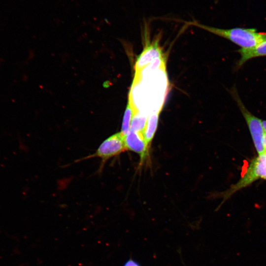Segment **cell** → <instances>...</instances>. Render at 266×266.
<instances>
[{
    "instance_id": "obj_1",
    "label": "cell",
    "mask_w": 266,
    "mask_h": 266,
    "mask_svg": "<svg viewBox=\"0 0 266 266\" xmlns=\"http://www.w3.org/2000/svg\"><path fill=\"white\" fill-rule=\"evenodd\" d=\"M191 24L227 39L243 50L251 49L266 40V33L258 32L255 29L234 28L223 29L204 25L195 21L191 22Z\"/></svg>"
},
{
    "instance_id": "obj_2",
    "label": "cell",
    "mask_w": 266,
    "mask_h": 266,
    "mask_svg": "<svg viewBox=\"0 0 266 266\" xmlns=\"http://www.w3.org/2000/svg\"><path fill=\"white\" fill-rule=\"evenodd\" d=\"M231 94L245 120L258 153L259 155L264 153L266 152L263 142L265 132L262 121L252 114L245 106L235 86L231 90Z\"/></svg>"
},
{
    "instance_id": "obj_3",
    "label": "cell",
    "mask_w": 266,
    "mask_h": 266,
    "mask_svg": "<svg viewBox=\"0 0 266 266\" xmlns=\"http://www.w3.org/2000/svg\"><path fill=\"white\" fill-rule=\"evenodd\" d=\"M260 178L266 179V152L251 161L241 179L226 192L225 199Z\"/></svg>"
},
{
    "instance_id": "obj_4",
    "label": "cell",
    "mask_w": 266,
    "mask_h": 266,
    "mask_svg": "<svg viewBox=\"0 0 266 266\" xmlns=\"http://www.w3.org/2000/svg\"><path fill=\"white\" fill-rule=\"evenodd\" d=\"M127 150L124 136L121 133H115L104 140L94 156L107 160Z\"/></svg>"
},
{
    "instance_id": "obj_5",
    "label": "cell",
    "mask_w": 266,
    "mask_h": 266,
    "mask_svg": "<svg viewBox=\"0 0 266 266\" xmlns=\"http://www.w3.org/2000/svg\"><path fill=\"white\" fill-rule=\"evenodd\" d=\"M164 56L158 40L147 44L136 60L134 66L135 73L140 72L156 59Z\"/></svg>"
},
{
    "instance_id": "obj_6",
    "label": "cell",
    "mask_w": 266,
    "mask_h": 266,
    "mask_svg": "<svg viewBox=\"0 0 266 266\" xmlns=\"http://www.w3.org/2000/svg\"><path fill=\"white\" fill-rule=\"evenodd\" d=\"M127 150H131L140 155L141 159H144L148 151V144L143 134L132 130L124 136Z\"/></svg>"
},
{
    "instance_id": "obj_7",
    "label": "cell",
    "mask_w": 266,
    "mask_h": 266,
    "mask_svg": "<svg viewBox=\"0 0 266 266\" xmlns=\"http://www.w3.org/2000/svg\"><path fill=\"white\" fill-rule=\"evenodd\" d=\"M237 51L240 55V58L236 64V69H238L249 60L266 56V40L251 49H240Z\"/></svg>"
},
{
    "instance_id": "obj_8",
    "label": "cell",
    "mask_w": 266,
    "mask_h": 266,
    "mask_svg": "<svg viewBox=\"0 0 266 266\" xmlns=\"http://www.w3.org/2000/svg\"><path fill=\"white\" fill-rule=\"evenodd\" d=\"M160 112L150 113L148 117L147 121L143 134L148 144H150L156 132Z\"/></svg>"
},
{
    "instance_id": "obj_9",
    "label": "cell",
    "mask_w": 266,
    "mask_h": 266,
    "mask_svg": "<svg viewBox=\"0 0 266 266\" xmlns=\"http://www.w3.org/2000/svg\"><path fill=\"white\" fill-rule=\"evenodd\" d=\"M148 115L140 111H134L131 125V130L143 134L147 121Z\"/></svg>"
},
{
    "instance_id": "obj_10",
    "label": "cell",
    "mask_w": 266,
    "mask_h": 266,
    "mask_svg": "<svg viewBox=\"0 0 266 266\" xmlns=\"http://www.w3.org/2000/svg\"><path fill=\"white\" fill-rule=\"evenodd\" d=\"M134 110L131 103H128L125 110L121 127V133L125 136L131 130V125Z\"/></svg>"
},
{
    "instance_id": "obj_11",
    "label": "cell",
    "mask_w": 266,
    "mask_h": 266,
    "mask_svg": "<svg viewBox=\"0 0 266 266\" xmlns=\"http://www.w3.org/2000/svg\"><path fill=\"white\" fill-rule=\"evenodd\" d=\"M124 266H140L139 264L133 260L130 259L128 261Z\"/></svg>"
},
{
    "instance_id": "obj_12",
    "label": "cell",
    "mask_w": 266,
    "mask_h": 266,
    "mask_svg": "<svg viewBox=\"0 0 266 266\" xmlns=\"http://www.w3.org/2000/svg\"><path fill=\"white\" fill-rule=\"evenodd\" d=\"M263 142H264V145L265 148V150L266 152V133H265L264 134Z\"/></svg>"
},
{
    "instance_id": "obj_13",
    "label": "cell",
    "mask_w": 266,
    "mask_h": 266,
    "mask_svg": "<svg viewBox=\"0 0 266 266\" xmlns=\"http://www.w3.org/2000/svg\"><path fill=\"white\" fill-rule=\"evenodd\" d=\"M262 125L265 133H266V121H262Z\"/></svg>"
}]
</instances>
